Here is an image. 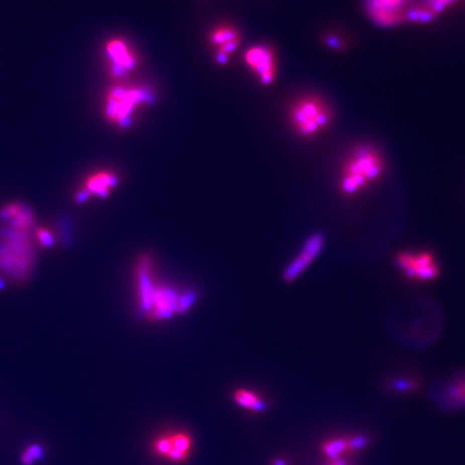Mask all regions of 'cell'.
I'll use <instances>...</instances> for the list:
<instances>
[{"instance_id": "12", "label": "cell", "mask_w": 465, "mask_h": 465, "mask_svg": "<svg viewBox=\"0 0 465 465\" xmlns=\"http://www.w3.org/2000/svg\"><path fill=\"white\" fill-rule=\"evenodd\" d=\"M233 400L237 403L239 406L247 408L252 411H262L265 408V404L261 400L260 396L253 391L247 390V389H238L233 394Z\"/></svg>"}, {"instance_id": "16", "label": "cell", "mask_w": 465, "mask_h": 465, "mask_svg": "<svg viewBox=\"0 0 465 465\" xmlns=\"http://www.w3.org/2000/svg\"><path fill=\"white\" fill-rule=\"evenodd\" d=\"M44 456V450L40 445L33 444L26 448L24 453L22 454L23 465H33L35 462L40 461Z\"/></svg>"}, {"instance_id": "17", "label": "cell", "mask_w": 465, "mask_h": 465, "mask_svg": "<svg viewBox=\"0 0 465 465\" xmlns=\"http://www.w3.org/2000/svg\"><path fill=\"white\" fill-rule=\"evenodd\" d=\"M456 2H458V0H424V5L431 8L434 12L439 15L441 12L447 10L448 8H450Z\"/></svg>"}, {"instance_id": "1", "label": "cell", "mask_w": 465, "mask_h": 465, "mask_svg": "<svg viewBox=\"0 0 465 465\" xmlns=\"http://www.w3.org/2000/svg\"><path fill=\"white\" fill-rule=\"evenodd\" d=\"M154 101V93L148 85L119 81L106 90L104 117L113 126L127 128L132 125L136 114Z\"/></svg>"}, {"instance_id": "18", "label": "cell", "mask_w": 465, "mask_h": 465, "mask_svg": "<svg viewBox=\"0 0 465 465\" xmlns=\"http://www.w3.org/2000/svg\"><path fill=\"white\" fill-rule=\"evenodd\" d=\"M370 439L365 435H357L347 439V452L363 449L369 444Z\"/></svg>"}, {"instance_id": "6", "label": "cell", "mask_w": 465, "mask_h": 465, "mask_svg": "<svg viewBox=\"0 0 465 465\" xmlns=\"http://www.w3.org/2000/svg\"><path fill=\"white\" fill-rule=\"evenodd\" d=\"M243 62L263 85H269L277 77L276 52L267 44H256L243 54Z\"/></svg>"}, {"instance_id": "5", "label": "cell", "mask_w": 465, "mask_h": 465, "mask_svg": "<svg viewBox=\"0 0 465 465\" xmlns=\"http://www.w3.org/2000/svg\"><path fill=\"white\" fill-rule=\"evenodd\" d=\"M396 265L407 278L429 281L439 275V265L430 251L407 250L396 257Z\"/></svg>"}, {"instance_id": "10", "label": "cell", "mask_w": 465, "mask_h": 465, "mask_svg": "<svg viewBox=\"0 0 465 465\" xmlns=\"http://www.w3.org/2000/svg\"><path fill=\"white\" fill-rule=\"evenodd\" d=\"M119 181L120 178L116 171L108 169L96 170L89 173L83 181L82 187L75 194V201L83 203L92 196L107 198L116 189Z\"/></svg>"}, {"instance_id": "23", "label": "cell", "mask_w": 465, "mask_h": 465, "mask_svg": "<svg viewBox=\"0 0 465 465\" xmlns=\"http://www.w3.org/2000/svg\"><path fill=\"white\" fill-rule=\"evenodd\" d=\"M329 465H332V464H331V463H330V464H329Z\"/></svg>"}, {"instance_id": "2", "label": "cell", "mask_w": 465, "mask_h": 465, "mask_svg": "<svg viewBox=\"0 0 465 465\" xmlns=\"http://www.w3.org/2000/svg\"><path fill=\"white\" fill-rule=\"evenodd\" d=\"M385 171L384 158L371 146L355 147L342 166L339 189L346 195H353L380 179Z\"/></svg>"}, {"instance_id": "3", "label": "cell", "mask_w": 465, "mask_h": 465, "mask_svg": "<svg viewBox=\"0 0 465 465\" xmlns=\"http://www.w3.org/2000/svg\"><path fill=\"white\" fill-rule=\"evenodd\" d=\"M289 121L294 131L303 137H314L330 126L333 111L330 105L318 95L296 98L289 109Z\"/></svg>"}, {"instance_id": "15", "label": "cell", "mask_w": 465, "mask_h": 465, "mask_svg": "<svg viewBox=\"0 0 465 465\" xmlns=\"http://www.w3.org/2000/svg\"><path fill=\"white\" fill-rule=\"evenodd\" d=\"M447 392L451 395V398L465 404V373L452 378V383L448 386Z\"/></svg>"}, {"instance_id": "11", "label": "cell", "mask_w": 465, "mask_h": 465, "mask_svg": "<svg viewBox=\"0 0 465 465\" xmlns=\"http://www.w3.org/2000/svg\"><path fill=\"white\" fill-rule=\"evenodd\" d=\"M169 437V451L166 455V459L172 462L180 463L189 458V453L192 446V439L187 433H174Z\"/></svg>"}, {"instance_id": "13", "label": "cell", "mask_w": 465, "mask_h": 465, "mask_svg": "<svg viewBox=\"0 0 465 465\" xmlns=\"http://www.w3.org/2000/svg\"><path fill=\"white\" fill-rule=\"evenodd\" d=\"M437 18V14L434 12L428 6H419V7H409L406 12L405 21L413 23H419V24H425L430 23Z\"/></svg>"}, {"instance_id": "7", "label": "cell", "mask_w": 465, "mask_h": 465, "mask_svg": "<svg viewBox=\"0 0 465 465\" xmlns=\"http://www.w3.org/2000/svg\"><path fill=\"white\" fill-rule=\"evenodd\" d=\"M208 44L215 52V58L220 65H225L228 58L238 50L241 34L232 24H220L213 27L207 36Z\"/></svg>"}, {"instance_id": "4", "label": "cell", "mask_w": 465, "mask_h": 465, "mask_svg": "<svg viewBox=\"0 0 465 465\" xmlns=\"http://www.w3.org/2000/svg\"><path fill=\"white\" fill-rule=\"evenodd\" d=\"M105 57L110 77L116 82L128 78L139 64L132 44L121 37H112L106 41Z\"/></svg>"}, {"instance_id": "9", "label": "cell", "mask_w": 465, "mask_h": 465, "mask_svg": "<svg viewBox=\"0 0 465 465\" xmlns=\"http://www.w3.org/2000/svg\"><path fill=\"white\" fill-rule=\"evenodd\" d=\"M324 242L325 239L323 234L317 232L310 235L307 240L304 242L300 252L296 254L282 273L284 280L287 282H292L296 278H299L301 273L306 270L309 265L321 253Z\"/></svg>"}, {"instance_id": "8", "label": "cell", "mask_w": 465, "mask_h": 465, "mask_svg": "<svg viewBox=\"0 0 465 465\" xmlns=\"http://www.w3.org/2000/svg\"><path fill=\"white\" fill-rule=\"evenodd\" d=\"M409 0H366L370 19L379 26L391 27L405 21Z\"/></svg>"}, {"instance_id": "21", "label": "cell", "mask_w": 465, "mask_h": 465, "mask_svg": "<svg viewBox=\"0 0 465 465\" xmlns=\"http://www.w3.org/2000/svg\"><path fill=\"white\" fill-rule=\"evenodd\" d=\"M331 464H332V465H348L347 461H346L345 459H342L341 456H340V458L336 459V460H333V461L331 462Z\"/></svg>"}, {"instance_id": "14", "label": "cell", "mask_w": 465, "mask_h": 465, "mask_svg": "<svg viewBox=\"0 0 465 465\" xmlns=\"http://www.w3.org/2000/svg\"><path fill=\"white\" fill-rule=\"evenodd\" d=\"M321 449L323 453L332 459V461L336 460L340 458L342 453L347 452V438H337L325 441L324 444H322Z\"/></svg>"}, {"instance_id": "19", "label": "cell", "mask_w": 465, "mask_h": 465, "mask_svg": "<svg viewBox=\"0 0 465 465\" xmlns=\"http://www.w3.org/2000/svg\"><path fill=\"white\" fill-rule=\"evenodd\" d=\"M323 42L327 45L329 48H332L336 51H344L346 49V44L344 41H341L338 37L336 36H332V35H326L323 39Z\"/></svg>"}, {"instance_id": "20", "label": "cell", "mask_w": 465, "mask_h": 465, "mask_svg": "<svg viewBox=\"0 0 465 465\" xmlns=\"http://www.w3.org/2000/svg\"><path fill=\"white\" fill-rule=\"evenodd\" d=\"M392 388H394L395 390L408 391V390H414V389H416L417 385L414 383V381H410V380H396L393 383Z\"/></svg>"}, {"instance_id": "22", "label": "cell", "mask_w": 465, "mask_h": 465, "mask_svg": "<svg viewBox=\"0 0 465 465\" xmlns=\"http://www.w3.org/2000/svg\"><path fill=\"white\" fill-rule=\"evenodd\" d=\"M272 465H287V461L286 460H276L275 462L272 463Z\"/></svg>"}]
</instances>
